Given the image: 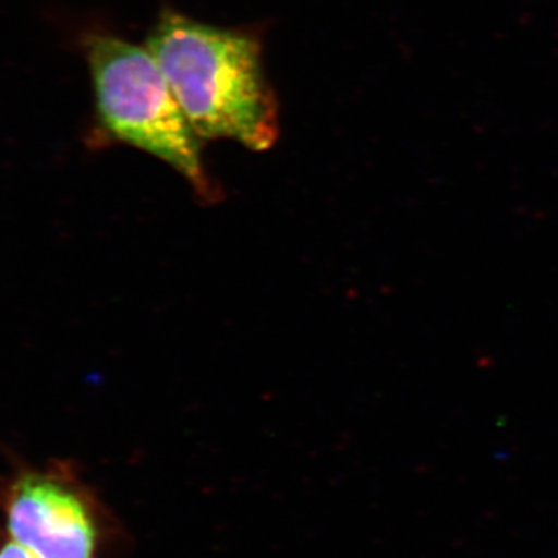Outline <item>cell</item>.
Here are the masks:
<instances>
[{
	"mask_svg": "<svg viewBox=\"0 0 558 558\" xmlns=\"http://www.w3.org/2000/svg\"><path fill=\"white\" fill-rule=\"evenodd\" d=\"M146 49L202 140L230 138L253 150L275 145L278 101L256 33L216 27L165 9Z\"/></svg>",
	"mask_w": 558,
	"mask_h": 558,
	"instance_id": "obj_1",
	"label": "cell"
},
{
	"mask_svg": "<svg viewBox=\"0 0 558 558\" xmlns=\"http://www.w3.org/2000/svg\"><path fill=\"white\" fill-rule=\"evenodd\" d=\"M11 539L39 558H95L98 527L87 498L60 472L27 470L7 494Z\"/></svg>",
	"mask_w": 558,
	"mask_h": 558,
	"instance_id": "obj_3",
	"label": "cell"
},
{
	"mask_svg": "<svg viewBox=\"0 0 558 558\" xmlns=\"http://www.w3.org/2000/svg\"><path fill=\"white\" fill-rule=\"evenodd\" d=\"M0 558H39L31 549L20 545V543L10 539L0 548Z\"/></svg>",
	"mask_w": 558,
	"mask_h": 558,
	"instance_id": "obj_4",
	"label": "cell"
},
{
	"mask_svg": "<svg viewBox=\"0 0 558 558\" xmlns=\"http://www.w3.org/2000/svg\"><path fill=\"white\" fill-rule=\"evenodd\" d=\"M98 124L108 137L167 161L204 199H213L202 138L146 47L109 33L84 39Z\"/></svg>",
	"mask_w": 558,
	"mask_h": 558,
	"instance_id": "obj_2",
	"label": "cell"
}]
</instances>
